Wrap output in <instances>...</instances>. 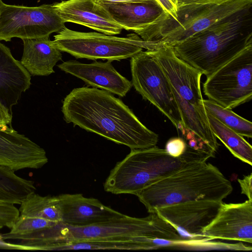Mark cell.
Here are the masks:
<instances>
[{"label": "cell", "instance_id": "cell-1", "mask_svg": "<svg viewBox=\"0 0 252 252\" xmlns=\"http://www.w3.org/2000/svg\"><path fill=\"white\" fill-rule=\"evenodd\" d=\"M62 111L66 123L130 149L154 147L158 141L121 99L105 90L74 88L63 100Z\"/></svg>", "mask_w": 252, "mask_h": 252}, {"label": "cell", "instance_id": "cell-2", "mask_svg": "<svg viewBox=\"0 0 252 252\" xmlns=\"http://www.w3.org/2000/svg\"><path fill=\"white\" fill-rule=\"evenodd\" d=\"M252 42V6L171 46L176 56L206 77Z\"/></svg>", "mask_w": 252, "mask_h": 252}, {"label": "cell", "instance_id": "cell-3", "mask_svg": "<svg viewBox=\"0 0 252 252\" xmlns=\"http://www.w3.org/2000/svg\"><path fill=\"white\" fill-rule=\"evenodd\" d=\"M233 190L230 182L206 161L190 163L136 194L149 213L159 208L193 200L222 202Z\"/></svg>", "mask_w": 252, "mask_h": 252}, {"label": "cell", "instance_id": "cell-4", "mask_svg": "<svg viewBox=\"0 0 252 252\" xmlns=\"http://www.w3.org/2000/svg\"><path fill=\"white\" fill-rule=\"evenodd\" d=\"M147 51L169 81L185 128L183 135L192 133L216 154L220 145L211 130L203 103L202 72L178 57L170 45L161 44Z\"/></svg>", "mask_w": 252, "mask_h": 252}, {"label": "cell", "instance_id": "cell-5", "mask_svg": "<svg viewBox=\"0 0 252 252\" xmlns=\"http://www.w3.org/2000/svg\"><path fill=\"white\" fill-rule=\"evenodd\" d=\"M43 236L47 247L72 241L94 239H130L144 238L178 241L181 237L176 229L157 213L144 218L124 216L86 226H72L62 222L46 229Z\"/></svg>", "mask_w": 252, "mask_h": 252}, {"label": "cell", "instance_id": "cell-6", "mask_svg": "<svg viewBox=\"0 0 252 252\" xmlns=\"http://www.w3.org/2000/svg\"><path fill=\"white\" fill-rule=\"evenodd\" d=\"M183 155L174 158L165 149L154 147L131 149L118 162L104 184L115 194L136 195L143 189L191 163Z\"/></svg>", "mask_w": 252, "mask_h": 252}, {"label": "cell", "instance_id": "cell-7", "mask_svg": "<svg viewBox=\"0 0 252 252\" xmlns=\"http://www.w3.org/2000/svg\"><path fill=\"white\" fill-rule=\"evenodd\" d=\"M251 6L252 0H230L220 4L178 7L175 20L167 16L135 33L145 41L172 46Z\"/></svg>", "mask_w": 252, "mask_h": 252}, {"label": "cell", "instance_id": "cell-8", "mask_svg": "<svg viewBox=\"0 0 252 252\" xmlns=\"http://www.w3.org/2000/svg\"><path fill=\"white\" fill-rule=\"evenodd\" d=\"M55 45L62 52L76 59L120 61L131 58L143 49L152 50L160 45L157 41H146L136 33L126 37L97 32L75 31L65 26L54 36Z\"/></svg>", "mask_w": 252, "mask_h": 252}, {"label": "cell", "instance_id": "cell-9", "mask_svg": "<svg viewBox=\"0 0 252 252\" xmlns=\"http://www.w3.org/2000/svg\"><path fill=\"white\" fill-rule=\"evenodd\" d=\"M209 99L232 109L252 98V42L207 76L203 84Z\"/></svg>", "mask_w": 252, "mask_h": 252}, {"label": "cell", "instance_id": "cell-10", "mask_svg": "<svg viewBox=\"0 0 252 252\" xmlns=\"http://www.w3.org/2000/svg\"><path fill=\"white\" fill-rule=\"evenodd\" d=\"M130 64L131 83L137 92L184 134L185 128L179 107L169 81L158 63L146 50L130 58Z\"/></svg>", "mask_w": 252, "mask_h": 252}, {"label": "cell", "instance_id": "cell-11", "mask_svg": "<svg viewBox=\"0 0 252 252\" xmlns=\"http://www.w3.org/2000/svg\"><path fill=\"white\" fill-rule=\"evenodd\" d=\"M65 23L53 4L30 7L5 3L0 15V41L48 38L60 32Z\"/></svg>", "mask_w": 252, "mask_h": 252}, {"label": "cell", "instance_id": "cell-12", "mask_svg": "<svg viewBox=\"0 0 252 252\" xmlns=\"http://www.w3.org/2000/svg\"><path fill=\"white\" fill-rule=\"evenodd\" d=\"M222 203L190 201L159 208L154 213L172 225L184 240L209 239L203 236V230L217 216Z\"/></svg>", "mask_w": 252, "mask_h": 252}, {"label": "cell", "instance_id": "cell-13", "mask_svg": "<svg viewBox=\"0 0 252 252\" xmlns=\"http://www.w3.org/2000/svg\"><path fill=\"white\" fill-rule=\"evenodd\" d=\"M211 240L220 239L252 243V200L222 203L215 218L203 230Z\"/></svg>", "mask_w": 252, "mask_h": 252}, {"label": "cell", "instance_id": "cell-14", "mask_svg": "<svg viewBox=\"0 0 252 252\" xmlns=\"http://www.w3.org/2000/svg\"><path fill=\"white\" fill-rule=\"evenodd\" d=\"M48 162L45 150L12 127L0 128V165L14 171L38 169Z\"/></svg>", "mask_w": 252, "mask_h": 252}, {"label": "cell", "instance_id": "cell-15", "mask_svg": "<svg viewBox=\"0 0 252 252\" xmlns=\"http://www.w3.org/2000/svg\"><path fill=\"white\" fill-rule=\"evenodd\" d=\"M62 71L82 80L88 86L99 88L111 94L124 97L130 91L132 84L119 73L112 64V61L84 63L75 60H69L58 65Z\"/></svg>", "mask_w": 252, "mask_h": 252}, {"label": "cell", "instance_id": "cell-16", "mask_svg": "<svg viewBox=\"0 0 252 252\" xmlns=\"http://www.w3.org/2000/svg\"><path fill=\"white\" fill-rule=\"evenodd\" d=\"M53 5L65 23L83 25L108 35L120 34L124 29L104 7L93 0H67Z\"/></svg>", "mask_w": 252, "mask_h": 252}, {"label": "cell", "instance_id": "cell-17", "mask_svg": "<svg viewBox=\"0 0 252 252\" xmlns=\"http://www.w3.org/2000/svg\"><path fill=\"white\" fill-rule=\"evenodd\" d=\"M58 196L62 210V222L66 225L89 226L125 215L96 198L86 197L81 193L62 194Z\"/></svg>", "mask_w": 252, "mask_h": 252}, {"label": "cell", "instance_id": "cell-18", "mask_svg": "<svg viewBox=\"0 0 252 252\" xmlns=\"http://www.w3.org/2000/svg\"><path fill=\"white\" fill-rule=\"evenodd\" d=\"M31 75L16 60L10 49L0 42V101L12 115V108L29 89Z\"/></svg>", "mask_w": 252, "mask_h": 252}, {"label": "cell", "instance_id": "cell-19", "mask_svg": "<svg viewBox=\"0 0 252 252\" xmlns=\"http://www.w3.org/2000/svg\"><path fill=\"white\" fill-rule=\"evenodd\" d=\"M126 30H141L168 16L155 2H112L100 4Z\"/></svg>", "mask_w": 252, "mask_h": 252}, {"label": "cell", "instance_id": "cell-20", "mask_svg": "<svg viewBox=\"0 0 252 252\" xmlns=\"http://www.w3.org/2000/svg\"><path fill=\"white\" fill-rule=\"evenodd\" d=\"M21 64L32 76H48L62 60V54L53 40L48 38L24 39Z\"/></svg>", "mask_w": 252, "mask_h": 252}, {"label": "cell", "instance_id": "cell-21", "mask_svg": "<svg viewBox=\"0 0 252 252\" xmlns=\"http://www.w3.org/2000/svg\"><path fill=\"white\" fill-rule=\"evenodd\" d=\"M20 205V215L62 222V210L58 195L42 196L34 191L29 194Z\"/></svg>", "mask_w": 252, "mask_h": 252}, {"label": "cell", "instance_id": "cell-22", "mask_svg": "<svg viewBox=\"0 0 252 252\" xmlns=\"http://www.w3.org/2000/svg\"><path fill=\"white\" fill-rule=\"evenodd\" d=\"M207 115L213 133L236 158L252 165V147L242 135L229 128L208 112Z\"/></svg>", "mask_w": 252, "mask_h": 252}, {"label": "cell", "instance_id": "cell-23", "mask_svg": "<svg viewBox=\"0 0 252 252\" xmlns=\"http://www.w3.org/2000/svg\"><path fill=\"white\" fill-rule=\"evenodd\" d=\"M144 238L130 239H94L68 241L60 243L52 251L78 250H148Z\"/></svg>", "mask_w": 252, "mask_h": 252}, {"label": "cell", "instance_id": "cell-24", "mask_svg": "<svg viewBox=\"0 0 252 252\" xmlns=\"http://www.w3.org/2000/svg\"><path fill=\"white\" fill-rule=\"evenodd\" d=\"M15 171L0 165V200L20 205L31 193L34 192V182L17 175Z\"/></svg>", "mask_w": 252, "mask_h": 252}, {"label": "cell", "instance_id": "cell-25", "mask_svg": "<svg viewBox=\"0 0 252 252\" xmlns=\"http://www.w3.org/2000/svg\"><path fill=\"white\" fill-rule=\"evenodd\" d=\"M203 103L206 111L225 126L242 136L252 137L251 121L209 99H203Z\"/></svg>", "mask_w": 252, "mask_h": 252}, {"label": "cell", "instance_id": "cell-26", "mask_svg": "<svg viewBox=\"0 0 252 252\" xmlns=\"http://www.w3.org/2000/svg\"><path fill=\"white\" fill-rule=\"evenodd\" d=\"M19 216V210L15 204L0 200V231L5 227L10 229Z\"/></svg>", "mask_w": 252, "mask_h": 252}, {"label": "cell", "instance_id": "cell-27", "mask_svg": "<svg viewBox=\"0 0 252 252\" xmlns=\"http://www.w3.org/2000/svg\"><path fill=\"white\" fill-rule=\"evenodd\" d=\"M187 144L182 137H172L166 142L165 150L168 154L174 158L180 157L185 152Z\"/></svg>", "mask_w": 252, "mask_h": 252}, {"label": "cell", "instance_id": "cell-28", "mask_svg": "<svg viewBox=\"0 0 252 252\" xmlns=\"http://www.w3.org/2000/svg\"><path fill=\"white\" fill-rule=\"evenodd\" d=\"M170 19L175 20L177 17L178 8L172 0H156Z\"/></svg>", "mask_w": 252, "mask_h": 252}, {"label": "cell", "instance_id": "cell-29", "mask_svg": "<svg viewBox=\"0 0 252 252\" xmlns=\"http://www.w3.org/2000/svg\"><path fill=\"white\" fill-rule=\"evenodd\" d=\"M252 174L245 176L242 179H238L241 189V193L246 195L249 200H252Z\"/></svg>", "mask_w": 252, "mask_h": 252}, {"label": "cell", "instance_id": "cell-30", "mask_svg": "<svg viewBox=\"0 0 252 252\" xmlns=\"http://www.w3.org/2000/svg\"><path fill=\"white\" fill-rule=\"evenodd\" d=\"M229 0H179L177 6L220 4Z\"/></svg>", "mask_w": 252, "mask_h": 252}, {"label": "cell", "instance_id": "cell-31", "mask_svg": "<svg viewBox=\"0 0 252 252\" xmlns=\"http://www.w3.org/2000/svg\"><path fill=\"white\" fill-rule=\"evenodd\" d=\"M12 115L0 101V128L11 127Z\"/></svg>", "mask_w": 252, "mask_h": 252}, {"label": "cell", "instance_id": "cell-32", "mask_svg": "<svg viewBox=\"0 0 252 252\" xmlns=\"http://www.w3.org/2000/svg\"><path fill=\"white\" fill-rule=\"evenodd\" d=\"M96 3L102 4L112 2H155L156 0H93ZM158 3V2H157Z\"/></svg>", "mask_w": 252, "mask_h": 252}, {"label": "cell", "instance_id": "cell-33", "mask_svg": "<svg viewBox=\"0 0 252 252\" xmlns=\"http://www.w3.org/2000/svg\"><path fill=\"white\" fill-rule=\"evenodd\" d=\"M4 4L5 3L2 1V0H0V15L1 14V12L2 11V10L3 8Z\"/></svg>", "mask_w": 252, "mask_h": 252}, {"label": "cell", "instance_id": "cell-34", "mask_svg": "<svg viewBox=\"0 0 252 252\" xmlns=\"http://www.w3.org/2000/svg\"><path fill=\"white\" fill-rule=\"evenodd\" d=\"M172 0V1L174 2V3H175V4H176V5H177V3H178V2L179 0Z\"/></svg>", "mask_w": 252, "mask_h": 252}, {"label": "cell", "instance_id": "cell-35", "mask_svg": "<svg viewBox=\"0 0 252 252\" xmlns=\"http://www.w3.org/2000/svg\"><path fill=\"white\" fill-rule=\"evenodd\" d=\"M0 241H1V240H0Z\"/></svg>", "mask_w": 252, "mask_h": 252}]
</instances>
